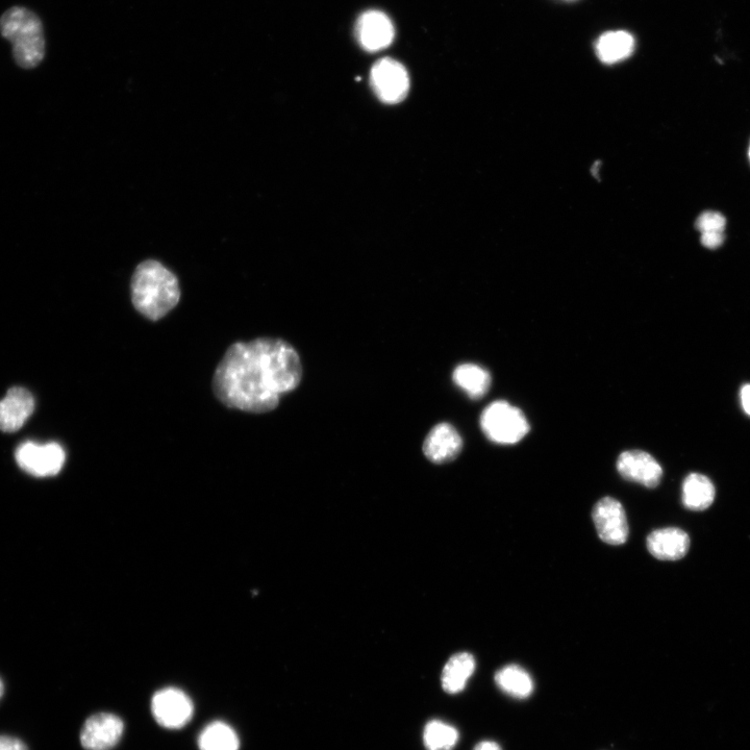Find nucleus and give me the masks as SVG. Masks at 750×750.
Returning <instances> with one entry per match:
<instances>
[{
    "label": "nucleus",
    "instance_id": "1",
    "mask_svg": "<svg viewBox=\"0 0 750 750\" xmlns=\"http://www.w3.org/2000/svg\"><path fill=\"white\" fill-rule=\"evenodd\" d=\"M303 366L292 345L277 338L233 344L218 364L215 396L229 408L264 414L302 382Z\"/></svg>",
    "mask_w": 750,
    "mask_h": 750
},
{
    "label": "nucleus",
    "instance_id": "2",
    "mask_svg": "<svg viewBox=\"0 0 750 750\" xmlns=\"http://www.w3.org/2000/svg\"><path fill=\"white\" fill-rule=\"evenodd\" d=\"M131 293L136 310L152 321L165 317L181 299L178 278L155 260H147L136 268Z\"/></svg>",
    "mask_w": 750,
    "mask_h": 750
},
{
    "label": "nucleus",
    "instance_id": "3",
    "mask_svg": "<svg viewBox=\"0 0 750 750\" xmlns=\"http://www.w3.org/2000/svg\"><path fill=\"white\" fill-rule=\"evenodd\" d=\"M0 35L12 44L13 58L20 68L34 69L44 60L46 40L43 23L30 9H8L0 16Z\"/></svg>",
    "mask_w": 750,
    "mask_h": 750
},
{
    "label": "nucleus",
    "instance_id": "4",
    "mask_svg": "<svg viewBox=\"0 0 750 750\" xmlns=\"http://www.w3.org/2000/svg\"><path fill=\"white\" fill-rule=\"evenodd\" d=\"M481 428L491 442L500 445L518 443L531 429L522 411L504 400H498L484 410Z\"/></svg>",
    "mask_w": 750,
    "mask_h": 750
},
{
    "label": "nucleus",
    "instance_id": "5",
    "mask_svg": "<svg viewBox=\"0 0 750 750\" xmlns=\"http://www.w3.org/2000/svg\"><path fill=\"white\" fill-rule=\"evenodd\" d=\"M371 87L383 103L395 105L407 97L410 77L406 67L391 58L375 62L370 72Z\"/></svg>",
    "mask_w": 750,
    "mask_h": 750
},
{
    "label": "nucleus",
    "instance_id": "6",
    "mask_svg": "<svg viewBox=\"0 0 750 750\" xmlns=\"http://www.w3.org/2000/svg\"><path fill=\"white\" fill-rule=\"evenodd\" d=\"M66 455L58 443L38 445L27 442L20 445L16 452L18 465L35 477H50L58 474L63 468Z\"/></svg>",
    "mask_w": 750,
    "mask_h": 750
},
{
    "label": "nucleus",
    "instance_id": "7",
    "mask_svg": "<svg viewBox=\"0 0 750 750\" xmlns=\"http://www.w3.org/2000/svg\"><path fill=\"white\" fill-rule=\"evenodd\" d=\"M593 521L600 539L610 545H621L629 537L627 514L612 497L600 499L593 509Z\"/></svg>",
    "mask_w": 750,
    "mask_h": 750
},
{
    "label": "nucleus",
    "instance_id": "8",
    "mask_svg": "<svg viewBox=\"0 0 750 750\" xmlns=\"http://www.w3.org/2000/svg\"><path fill=\"white\" fill-rule=\"evenodd\" d=\"M153 714L162 727L178 730L191 720L193 704L181 690L167 688L156 693L152 702Z\"/></svg>",
    "mask_w": 750,
    "mask_h": 750
},
{
    "label": "nucleus",
    "instance_id": "9",
    "mask_svg": "<svg viewBox=\"0 0 750 750\" xmlns=\"http://www.w3.org/2000/svg\"><path fill=\"white\" fill-rule=\"evenodd\" d=\"M355 34L358 43L366 52L375 53L393 43L395 28L387 14L378 10H369L358 18Z\"/></svg>",
    "mask_w": 750,
    "mask_h": 750
},
{
    "label": "nucleus",
    "instance_id": "10",
    "mask_svg": "<svg viewBox=\"0 0 750 750\" xmlns=\"http://www.w3.org/2000/svg\"><path fill=\"white\" fill-rule=\"evenodd\" d=\"M123 731L124 724L119 717L98 713L85 722L81 743L86 750H111L120 741Z\"/></svg>",
    "mask_w": 750,
    "mask_h": 750
},
{
    "label": "nucleus",
    "instance_id": "11",
    "mask_svg": "<svg viewBox=\"0 0 750 750\" xmlns=\"http://www.w3.org/2000/svg\"><path fill=\"white\" fill-rule=\"evenodd\" d=\"M617 470L623 479L649 489L659 486L663 477V469L659 462L642 450L622 453L617 461Z\"/></svg>",
    "mask_w": 750,
    "mask_h": 750
},
{
    "label": "nucleus",
    "instance_id": "12",
    "mask_svg": "<svg viewBox=\"0 0 750 750\" xmlns=\"http://www.w3.org/2000/svg\"><path fill=\"white\" fill-rule=\"evenodd\" d=\"M463 448V439L459 432L449 423H439L425 438L423 453L435 464H445L459 457Z\"/></svg>",
    "mask_w": 750,
    "mask_h": 750
},
{
    "label": "nucleus",
    "instance_id": "13",
    "mask_svg": "<svg viewBox=\"0 0 750 750\" xmlns=\"http://www.w3.org/2000/svg\"><path fill=\"white\" fill-rule=\"evenodd\" d=\"M35 409V400L31 392L21 387L10 389L6 397L0 400V431L14 433L19 431L30 418Z\"/></svg>",
    "mask_w": 750,
    "mask_h": 750
},
{
    "label": "nucleus",
    "instance_id": "14",
    "mask_svg": "<svg viewBox=\"0 0 750 750\" xmlns=\"http://www.w3.org/2000/svg\"><path fill=\"white\" fill-rule=\"evenodd\" d=\"M647 549L655 558L663 561H677L689 552L690 538L677 528L657 530L647 537Z\"/></svg>",
    "mask_w": 750,
    "mask_h": 750
},
{
    "label": "nucleus",
    "instance_id": "15",
    "mask_svg": "<svg viewBox=\"0 0 750 750\" xmlns=\"http://www.w3.org/2000/svg\"><path fill=\"white\" fill-rule=\"evenodd\" d=\"M635 49L634 37L625 31H610L598 38L595 53L600 62L614 65L630 58Z\"/></svg>",
    "mask_w": 750,
    "mask_h": 750
},
{
    "label": "nucleus",
    "instance_id": "16",
    "mask_svg": "<svg viewBox=\"0 0 750 750\" xmlns=\"http://www.w3.org/2000/svg\"><path fill=\"white\" fill-rule=\"evenodd\" d=\"M475 659L468 653L450 658L442 671V688L448 694L462 692L475 671Z\"/></svg>",
    "mask_w": 750,
    "mask_h": 750
},
{
    "label": "nucleus",
    "instance_id": "17",
    "mask_svg": "<svg viewBox=\"0 0 750 750\" xmlns=\"http://www.w3.org/2000/svg\"><path fill=\"white\" fill-rule=\"evenodd\" d=\"M453 381L474 400L483 398L492 384L491 374L488 370L470 363L459 365L455 369Z\"/></svg>",
    "mask_w": 750,
    "mask_h": 750
},
{
    "label": "nucleus",
    "instance_id": "18",
    "mask_svg": "<svg viewBox=\"0 0 750 750\" xmlns=\"http://www.w3.org/2000/svg\"><path fill=\"white\" fill-rule=\"evenodd\" d=\"M716 490L706 475L691 473L683 485V504L692 511H704L714 503Z\"/></svg>",
    "mask_w": 750,
    "mask_h": 750
},
{
    "label": "nucleus",
    "instance_id": "19",
    "mask_svg": "<svg viewBox=\"0 0 750 750\" xmlns=\"http://www.w3.org/2000/svg\"><path fill=\"white\" fill-rule=\"evenodd\" d=\"M494 680L500 690L514 698H528L534 690L531 675L518 665H508L498 670Z\"/></svg>",
    "mask_w": 750,
    "mask_h": 750
},
{
    "label": "nucleus",
    "instance_id": "20",
    "mask_svg": "<svg viewBox=\"0 0 750 750\" xmlns=\"http://www.w3.org/2000/svg\"><path fill=\"white\" fill-rule=\"evenodd\" d=\"M459 739V731L452 724L439 719H433L425 724L423 744L427 750H453Z\"/></svg>",
    "mask_w": 750,
    "mask_h": 750
},
{
    "label": "nucleus",
    "instance_id": "21",
    "mask_svg": "<svg viewBox=\"0 0 750 750\" xmlns=\"http://www.w3.org/2000/svg\"><path fill=\"white\" fill-rule=\"evenodd\" d=\"M200 750H238L239 739L235 731L223 722H213L200 734Z\"/></svg>",
    "mask_w": 750,
    "mask_h": 750
},
{
    "label": "nucleus",
    "instance_id": "22",
    "mask_svg": "<svg viewBox=\"0 0 750 750\" xmlns=\"http://www.w3.org/2000/svg\"><path fill=\"white\" fill-rule=\"evenodd\" d=\"M725 225H727L725 217L718 212L712 211L703 213L696 221V228L702 234L724 232Z\"/></svg>",
    "mask_w": 750,
    "mask_h": 750
},
{
    "label": "nucleus",
    "instance_id": "23",
    "mask_svg": "<svg viewBox=\"0 0 750 750\" xmlns=\"http://www.w3.org/2000/svg\"><path fill=\"white\" fill-rule=\"evenodd\" d=\"M0 750H29V748L16 737L0 735Z\"/></svg>",
    "mask_w": 750,
    "mask_h": 750
},
{
    "label": "nucleus",
    "instance_id": "24",
    "mask_svg": "<svg viewBox=\"0 0 750 750\" xmlns=\"http://www.w3.org/2000/svg\"><path fill=\"white\" fill-rule=\"evenodd\" d=\"M724 242V232H711L702 234V244L709 248L715 249Z\"/></svg>",
    "mask_w": 750,
    "mask_h": 750
},
{
    "label": "nucleus",
    "instance_id": "25",
    "mask_svg": "<svg viewBox=\"0 0 750 750\" xmlns=\"http://www.w3.org/2000/svg\"><path fill=\"white\" fill-rule=\"evenodd\" d=\"M741 402L743 410L750 416V385H745L741 390Z\"/></svg>",
    "mask_w": 750,
    "mask_h": 750
},
{
    "label": "nucleus",
    "instance_id": "26",
    "mask_svg": "<svg viewBox=\"0 0 750 750\" xmlns=\"http://www.w3.org/2000/svg\"><path fill=\"white\" fill-rule=\"evenodd\" d=\"M473 750H503V749L496 742L486 740L477 744V746H475Z\"/></svg>",
    "mask_w": 750,
    "mask_h": 750
},
{
    "label": "nucleus",
    "instance_id": "27",
    "mask_svg": "<svg viewBox=\"0 0 750 750\" xmlns=\"http://www.w3.org/2000/svg\"><path fill=\"white\" fill-rule=\"evenodd\" d=\"M3 694H4V684L2 680H0V698H2Z\"/></svg>",
    "mask_w": 750,
    "mask_h": 750
},
{
    "label": "nucleus",
    "instance_id": "28",
    "mask_svg": "<svg viewBox=\"0 0 750 750\" xmlns=\"http://www.w3.org/2000/svg\"><path fill=\"white\" fill-rule=\"evenodd\" d=\"M748 156H749V160H750V146H749V150H748Z\"/></svg>",
    "mask_w": 750,
    "mask_h": 750
}]
</instances>
